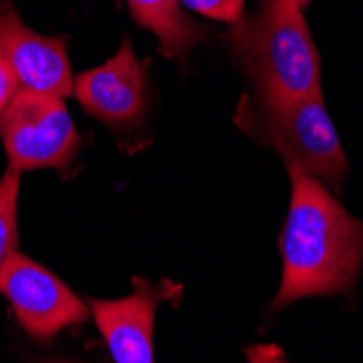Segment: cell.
<instances>
[{
  "mask_svg": "<svg viewBox=\"0 0 363 363\" xmlns=\"http://www.w3.org/2000/svg\"><path fill=\"white\" fill-rule=\"evenodd\" d=\"M287 170L291 201L281 235L283 279L274 309L307 296L350 291L363 263V222L320 179L301 168Z\"/></svg>",
  "mask_w": 363,
  "mask_h": 363,
  "instance_id": "6da1fadb",
  "label": "cell"
},
{
  "mask_svg": "<svg viewBox=\"0 0 363 363\" xmlns=\"http://www.w3.org/2000/svg\"><path fill=\"white\" fill-rule=\"evenodd\" d=\"M228 50L263 98L322 94L320 55L296 0H261L230 24Z\"/></svg>",
  "mask_w": 363,
  "mask_h": 363,
  "instance_id": "7a4b0ae2",
  "label": "cell"
},
{
  "mask_svg": "<svg viewBox=\"0 0 363 363\" xmlns=\"http://www.w3.org/2000/svg\"><path fill=\"white\" fill-rule=\"evenodd\" d=\"M233 122L248 138L272 146L287 168H301L340 189L348 172V159L322 94L298 98L246 94L240 98Z\"/></svg>",
  "mask_w": 363,
  "mask_h": 363,
  "instance_id": "3957f363",
  "label": "cell"
},
{
  "mask_svg": "<svg viewBox=\"0 0 363 363\" xmlns=\"http://www.w3.org/2000/svg\"><path fill=\"white\" fill-rule=\"evenodd\" d=\"M0 140L9 166L20 170H63L81 146L63 98L28 87H20L0 111Z\"/></svg>",
  "mask_w": 363,
  "mask_h": 363,
  "instance_id": "277c9868",
  "label": "cell"
},
{
  "mask_svg": "<svg viewBox=\"0 0 363 363\" xmlns=\"http://www.w3.org/2000/svg\"><path fill=\"white\" fill-rule=\"evenodd\" d=\"M0 294L11 303L20 326L40 342L83 324L91 313L68 285L20 252L0 263Z\"/></svg>",
  "mask_w": 363,
  "mask_h": 363,
  "instance_id": "5b68a950",
  "label": "cell"
},
{
  "mask_svg": "<svg viewBox=\"0 0 363 363\" xmlns=\"http://www.w3.org/2000/svg\"><path fill=\"white\" fill-rule=\"evenodd\" d=\"M74 96L96 120L118 133H133L148 111V63L135 57L133 46L124 38L111 59L74 79Z\"/></svg>",
  "mask_w": 363,
  "mask_h": 363,
  "instance_id": "8992f818",
  "label": "cell"
},
{
  "mask_svg": "<svg viewBox=\"0 0 363 363\" xmlns=\"http://www.w3.org/2000/svg\"><path fill=\"white\" fill-rule=\"evenodd\" d=\"M133 294L120 301H94L87 305L91 309L98 331L105 337L107 348L118 363H150L152 331L157 307L163 301H177L181 296V285L172 281L148 283L144 279H133Z\"/></svg>",
  "mask_w": 363,
  "mask_h": 363,
  "instance_id": "52a82bcc",
  "label": "cell"
},
{
  "mask_svg": "<svg viewBox=\"0 0 363 363\" xmlns=\"http://www.w3.org/2000/svg\"><path fill=\"white\" fill-rule=\"evenodd\" d=\"M0 52L9 59L22 87L59 98L74 94L65 38H48L30 30L11 0H0Z\"/></svg>",
  "mask_w": 363,
  "mask_h": 363,
  "instance_id": "ba28073f",
  "label": "cell"
},
{
  "mask_svg": "<svg viewBox=\"0 0 363 363\" xmlns=\"http://www.w3.org/2000/svg\"><path fill=\"white\" fill-rule=\"evenodd\" d=\"M133 20L159 40L166 57H183L205 38L201 24L183 13L181 0H126Z\"/></svg>",
  "mask_w": 363,
  "mask_h": 363,
  "instance_id": "9c48e42d",
  "label": "cell"
},
{
  "mask_svg": "<svg viewBox=\"0 0 363 363\" xmlns=\"http://www.w3.org/2000/svg\"><path fill=\"white\" fill-rule=\"evenodd\" d=\"M20 168L9 166L0 179V263L18 248V196Z\"/></svg>",
  "mask_w": 363,
  "mask_h": 363,
  "instance_id": "30bf717a",
  "label": "cell"
},
{
  "mask_svg": "<svg viewBox=\"0 0 363 363\" xmlns=\"http://www.w3.org/2000/svg\"><path fill=\"white\" fill-rule=\"evenodd\" d=\"M244 3L246 0H181L185 9L228 24L238 22L244 16Z\"/></svg>",
  "mask_w": 363,
  "mask_h": 363,
  "instance_id": "8fae6325",
  "label": "cell"
},
{
  "mask_svg": "<svg viewBox=\"0 0 363 363\" xmlns=\"http://www.w3.org/2000/svg\"><path fill=\"white\" fill-rule=\"evenodd\" d=\"M20 79L16 74V70L11 68L9 59L0 52V111H3L9 101L16 96V91L20 89Z\"/></svg>",
  "mask_w": 363,
  "mask_h": 363,
  "instance_id": "7c38bea8",
  "label": "cell"
},
{
  "mask_svg": "<svg viewBox=\"0 0 363 363\" xmlns=\"http://www.w3.org/2000/svg\"><path fill=\"white\" fill-rule=\"evenodd\" d=\"M296 3H298L301 7H307V5L311 3V0H296Z\"/></svg>",
  "mask_w": 363,
  "mask_h": 363,
  "instance_id": "4fadbf2b",
  "label": "cell"
}]
</instances>
